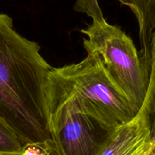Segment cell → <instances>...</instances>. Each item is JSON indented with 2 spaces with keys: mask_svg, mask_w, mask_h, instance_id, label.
I'll return each mask as SVG.
<instances>
[{
  "mask_svg": "<svg viewBox=\"0 0 155 155\" xmlns=\"http://www.w3.org/2000/svg\"><path fill=\"white\" fill-rule=\"evenodd\" d=\"M40 51L0 13V120L24 146H43L50 139L46 87L53 67Z\"/></svg>",
  "mask_w": 155,
  "mask_h": 155,
  "instance_id": "1",
  "label": "cell"
},
{
  "mask_svg": "<svg viewBox=\"0 0 155 155\" xmlns=\"http://www.w3.org/2000/svg\"><path fill=\"white\" fill-rule=\"evenodd\" d=\"M78 63L52 68L46 87L49 108L68 104L110 132L138 113L106 74L98 54L86 50Z\"/></svg>",
  "mask_w": 155,
  "mask_h": 155,
  "instance_id": "2",
  "label": "cell"
},
{
  "mask_svg": "<svg viewBox=\"0 0 155 155\" xmlns=\"http://www.w3.org/2000/svg\"><path fill=\"white\" fill-rule=\"evenodd\" d=\"M81 33L87 36L85 50L98 54L112 83L138 113L147 93L149 74L132 39L107 21L93 22Z\"/></svg>",
  "mask_w": 155,
  "mask_h": 155,
  "instance_id": "3",
  "label": "cell"
},
{
  "mask_svg": "<svg viewBox=\"0 0 155 155\" xmlns=\"http://www.w3.org/2000/svg\"><path fill=\"white\" fill-rule=\"evenodd\" d=\"M48 111L50 139L43 145L48 155H99L112 133L70 104Z\"/></svg>",
  "mask_w": 155,
  "mask_h": 155,
  "instance_id": "4",
  "label": "cell"
},
{
  "mask_svg": "<svg viewBox=\"0 0 155 155\" xmlns=\"http://www.w3.org/2000/svg\"><path fill=\"white\" fill-rule=\"evenodd\" d=\"M99 155H150L148 134L139 118L115 129Z\"/></svg>",
  "mask_w": 155,
  "mask_h": 155,
  "instance_id": "5",
  "label": "cell"
},
{
  "mask_svg": "<svg viewBox=\"0 0 155 155\" xmlns=\"http://www.w3.org/2000/svg\"><path fill=\"white\" fill-rule=\"evenodd\" d=\"M131 9L139 27L141 59L149 74L151 39L155 31V0H118Z\"/></svg>",
  "mask_w": 155,
  "mask_h": 155,
  "instance_id": "6",
  "label": "cell"
},
{
  "mask_svg": "<svg viewBox=\"0 0 155 155\" xmlns=\"http://www.w3.org/2000/svg\"><path fill=\"white\" fill-rule=\"evenodd\" d=\"M137 117L148 134L150 155H155V31L151 39L148 86L144 103Z\"/></svg>",
  "mask_w": 155,
  "mask_h": 155,
  "instance_id": "7",
  "label": "cell"
},
{
  "mask_svg": "<svg viewBox=\"0 0 155 155\" xmlns=\"http://www.w3.org/2000/svg\"><path fill=\"white\" fill-rule=\"evenodd\" d=\"M24 148L20 139L0 120V153L22 154Z\"/></svg>",
  "mask_w": 155,
  "mask_h": 155,
  "instance_id": "8",
  "label": "cell"
},
{
  "mask_svg": "<svg viewBox=\"0 0 155 155\" xmlns=\"http://www.w3.org/2000/svg\"><path fill=\"white\" fill-rule=\"evenodd\" d=\"M74 10L86 14L92 18L93 22L103 23L106 21L97 0H76Z\"/></svg>",
  "mask_w": 155,
  "mask_h": 155,
  "instance_id": "9",
  "label": "cell"
},
{
  "mask_svg": "<svg viewBox=\"0 0 155 155\" xmlns=\"http://www.w3.org/2000/svg\"><path fill=\"white\" fill-rule=\"evenodd\" d=\"M22 155H48L42 145L30 144L24 146Z\"/></svg>",
  "mask_w": 155,
  "mask_h": 155,
  "instance_id": "10",
  "label": "cell"
},
{
  "mask_svg": "<svg viewBox=\"0 0 155 155\" xmlns=\"http://www.w3.org/2000/svg\"><path fill=\"white\" fill-rule=\"evenodd\" d=\"M0 155H22V154H8V153H0Z\"/></svg>",
  "mask_w": 155,
  "mask_h": 155,
  "instance_id": "11",
  "label": "cell"
}]
</instances>
